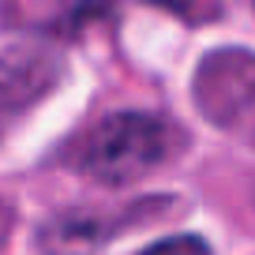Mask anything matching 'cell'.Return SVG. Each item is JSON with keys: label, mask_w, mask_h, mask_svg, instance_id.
<instances>
[{"label": "cell", "mask_w": 255, "mask_h": 255, "mask_svg": "<svg viewBox=\"0 0 255 255\" xmlns=\"http://www.w3.org/2000/svg\"><path fill=\"white\" fill-rule=\"evenodd\" d=\"M173 150V128L150 113H113L83 139L79 169L105 184H128L150 173Z\"/></svg>", "instance_id": "6da1fadb"}, {"label": "cell", "mask_w": 255, "mask_h": 255, "mask_svg": "<svg viewBox=\"0 0 255 255\" xmlns=\"http://www.w3.org/2000/svg\"><path fill=\"white\" fill-rule=\"evenodd\" d=\"M207 117L233 120L240 109L255 105V56L248 53H218L199 68L195 83Z\"/></svg>", "instance_id": "7a4b0ae2"}, {"label": "cell", "mask_w": 255, "mask_h": 255, "mask_svg": "<svg viewBox=\"0 0 255 255\" xmlns=\"http://www.w3.org/2000/svg\"><path fill=\"white\" fill-rule=\"evenodd\" d=\"M143 255H210V248L203 244L199 237H169L161 244L146 248Z\"/></svg>", "instance_id": "3957f363"}, {"label": "cell", "mask_w": 255, "mask_h": 255, "mask_svg": "<svg viewBox=\"0 0 255 255\" xmlns=\"http://www.w3.org/2000/svg\"><path fill=\"white\" fill-rule=\"evenodd\" d=\"M150 4L169 8V11H191V4H195V0H150Z\"/></svg>", "instance_id": "277c9868"}]
</instances>
